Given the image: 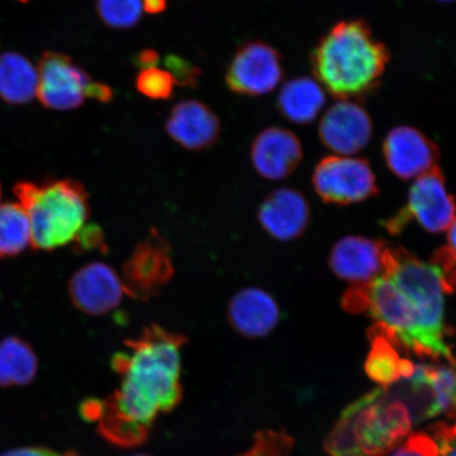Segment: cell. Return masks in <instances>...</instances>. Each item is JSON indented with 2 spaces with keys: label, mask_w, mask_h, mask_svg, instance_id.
I'll return each mask as SVG.
<instances>
[{
  "label": "cell",
  "mask_w": 456,
  "mask_h": 456,
  "mask_svg": "<svg viewBox=\"0 0 456 456\" xmlns=\"http://www.w3.org/2000/svg\"><path fill=\"white\" fill-rule=\"evenodd\" d=\"M411 427L406 403L380 387L342 411L324 449L330 456H384L406 440Z\"/></svg>",
  "instance_id": "cell-4"
},
{
  "label": "cell",
  "mask_w": 456,
  "mask_h": 456,
  "mask_svg": "<svg viewBox=\"0 0 456 456\" xmlns=\"http://www.w3.org/2000/svg\"><path fill=\"white\" fill-rule=\"evenodd\" d=\"M447 249L450 254L453 256V258L456 260V216L452 222V224L450 225L447 231Z\"/></svg>",
  "instance_id": "cell-36"
},
{
  "label": "cell",
  "mask_w": 456,
  "mask_h": 456,
  "mask_svg": "<svg viewBox=\"0 0 456 456\" xmlns=\"http://www.w3.org/2000/svg\"><path fill=\"white\" fill-rule=\"evenodd\" d=\"M14 195L25 208L31 226V245L54 250L76 240L90 216L89 195L72 179L20 182Z\"/></svg>",
  "instance_id": "cell-5"
},
{
  "label": "cell",
  "mask_w": 456,
  "mask_h": 456,
  "mask_svg": "<svg viewBox=\"0 0 456 456\" xmlns=\"http://www.w3.org/2000/svg\"><path fill=\"white\" fill-rule=\"evenodd\" d=\"M114 93L110 86L106 84L91 82L86 93V98L94 99L101 102H110Z\"/></svg>",
  "instance_id": "cell-33"
},
{
  "label": "cell",
  "mask_w": 456,
  "mask_h": 456,
  "mask_svg": "<svg viewBox=\"0 0 456 456\" xmlns=\"http://www.w3.org/2000/svg\"><path fill=\"white\" fill-rule=\"evenodd\" d=\"M456 216L455 199L447 190L441 167L415 179L407 203L385 222L391 235H401L412 221L431 233L447 232Z\"/></svg>",
  "instance_id": "cell-6"
},
{
  "label": "cell",
  "mask_w": 456,
  "mask_h": 456,
  "mask_svg": "<svg viewBox=\"0 0 456 456\" xmlns=\"http://www.w3.org/2000/svg\"><path fill=\"white\" fill-rule=\"evenodd\" d=\"M370 352L364 370L374 383L389 387L407 380L414 372V363L399 352V342L389 330L376 323L370 330Z\"/></svg>",
  "instance_id": "cell-19"
},
{
  "label": "cell",
  "mask_w": 456,
  "mask_h": 456,
  "mask_svg": "<svg viewBox=\"0 0 456 456\" xmlns=\"http://www.w3.org/2000/svg\"><path fill=\"white\" fill-rule=\"evenodd\" d=\"M174 273L170 244L151 228L123 265L119 277L125 294L134 300L148 301L161 293Z\"/></svg>",
  "instance_id": "cell-8"
},
{
  "label": "cell",
  "mask_w": 456,
  "mask_h": 456,
  "mask_svg": "<svg viewBox=\"0 0 456 456\" xmlns=\"http://www.w3.org/2000/svg\"><path fill=\"white\" fill-rule=\"evenodd\" d=\"M281 316L276 299L260 288L238 290L227 306V321L231 328L249 339L269 336L277 328Z\"/></svg>",
  "instance_id": "cell-18"
},
{
  "label": "cell",
  "mask_w": 456,
  "mask_h": 456,
  "mask_svg": "<svg viewBox=\"0 0 456 456\" xmlns=\"http://www.w3.org/2000/svg\"><path fill=\"white\" fill-rule=\"evenodd\" d=\"M37 370V355L26 340L10 336L0 341V387L31 384Z\"/></svg>",
  "instance_id": "cell-23"
},
{
  "label": "cell",
  "mask_w": 456,
  "mask_h": 456,
  "mask_svg": "<svg viewBox=\"0 0 456 456\" xmlns=\"http://www.w3.org/2000/svg\"><path fill=\"white\" fill-rule=\"evenodd\" d=\"M455 285L435 260L390 248L383 275L368 285L350 287L342 306L349 313H366L416 355L452 362L444 296L454 292Z\"/></svg>",
  "instance_id": "cell-1"
},
{
  "label": "cell",
  "mask_w": 456,
  "mask_h": 456,
  "mask_svg": "<svg viewBox=\"0 0 456 456\" xmlns=\"http://www.w3.org/2000/svg\"><path fill=\"white\" fill-rule=\"evenodd\" d=\"M314 190L324 203H362L379 195L378 182L367 159L329 156L321 159L312 176Z\"/></svg>",
  "instance_id": "cell-7"
},
{
  "label": "cell",
  "mask_w": 456,
  "mask_h": 456,
  "mask_svg": "<svg viewBox=\"0 0 456 456\" xmlns=\"http://www.w3.org/2000/svg\"><path fill=\"white\" fill-rule=\"evenodd\" d=\"M142 9L148 14H159L167 8V0H142Z\"/></svg>",
  "instance_id": "cell-35"
},
{
  "label": "cell",
  "mask_w": 456,
  "mask_h": 456,
  "mask_svg": "<svg viewBox=\"0 0 456 456\" xmlns=\"http://www.w3.org/2000/svg\"><path fill=\"white\" fill-rule=\"evenodd\" d=\"M0 456H82L73 450H67L64 452H55V450L45 447H24L9 450V452L0 454Z\"/></svg>",
  "instance_id": "cell-32"
},
{
  "label": "cell",
  "mask_w": 456,
  "mask_h": 456,
  "mask_svg": "<svg viewBox=\"0 0 456 456\" xmlns=\"http://www.w3.org/2000/svg\"><path fill=\"white\" fill-rule=\"evenodd\" d=\"M73 242L76 244V250L79 253L91 252V250H100L104 253L107 250L104 232L96 224L85 225Z\"/></svg>",
  "instance_id": "cell-30"
},
{
  "label": "cell",
  "mask_w": 456,
  "mask_h": 456,
  "mask_svg": "<svg viewBox=\"0 0 456 456\" xmlns=\"http://www.w3.org/2000/svg\"><path fill=\"white\" fill-rule=\"evenodd\" d=\"M390 248L385 241L376 239L341 238L330 249V269L351 287L368 285L385 273Z\"/></svg>",
  "instance_id": "cell-11"
},
{
  "label": "cell",
  "mask_w": 456,
  "mask_h": 456,
  "mask_svg": "<svg viewBox=\"0 0 456 456\" xmlns=\"http://www.w3.org/2000/svg\"><path fill=\"white\" fill-rule=\"evenodd\" d=\"M176 83L168 71L150 68L142 70L135 79V88L146 98L168 101L174 96Z\"/></svg>",
  "instance_id": "cell-26"
},
{
  "label": "cell",
  "mask_w": 456,
  "mask_h": 456,
  "mask_svg": "<svg viewBox=\"0 0 456 456\" xmlns=\"http://www.w3.org/2000/svg\"><path fill=\"white\" fill-rule=\"evenodd\" d=\"M433 435L438 448V456H456V431L452 426L436 425Z\"/></svg>",
  "instance_id": "cell-31"
},
{
  "label": "cell",
  "mask_w": 456,
  "mask_h": 456,
  "mask_svg": "<svg viewBox=\"0 0 456 456\" xmlns=\"http://www.w3.org/2000/svg\"><path fill=\"white\" fill-rule=\"evenodd\" d=\"M304 150L293 131L267 127L256 134L250 146V161L256 173L269 181L288 178L298 168Z\"/></svg>",
  "instance_id": "cell-15"
},
{
  "label": "cell",
  "mask_w": 456,
  "mask_h": 456,
  "mask_svg": "<svg viewBox=\"0 0 456 456\" xmlns=\"http://www.w3.org/2000/svg\"><path fill=\"white\" fill-rule=\"evenodd\" d=\"M284 77L281 53L262 41L240 45L233 55L225 76L233 94L261 96L272 93Z\"/></svg>",
  "instance_id": "cell-9"
},
{
  "label": "cell",
  "mask_w": 456,
  "mask_h": 456,
  "mask_svg": "<svg viewBox=\"0 0 456 456\" xmlns=\"http://www.w3.org/2000/svg\"><path fill=\"white\" fill-rule=\"evenodd\" d=\"M170 139L191 151L208 150L218 142L221 122L213 110L197 100L181 101L165 123Z\"/></svg>",
  "instance_id": "cell-17"
},
{
  "label": "cell",
  "mask_w": 456,
  "mask_h": 456,
  "mask_svg": "<svg viewBox=\"0 0 456 456\" xmlns=\"http://www.w3.org/2000/svg\"><path fill=\"white\" fill-rule=\"evenodd\" d=\"M452 366H415L407 379L410 391L416 398L424 399V419L444 412L454 413L456 407V369Z\"/></svg>",
  "instance_id": "cell-20"
},
{
  "label": "cell",
  "mask_w": 456,
  "mask_h": 456,
  "mask_svg": "<svg viewBox=\"0 0 456 456\" xmlns=\"http://www.w3.org/2000/svg\"><path fill=\"white\" fill-rule=\"evenodd\" d=\"M68 292L72 305L91 316L113 311L121 305L125 294L121 277L102 262H91L74 273Z\"/></svg>",
  "instance_id": "cell-14"
},
{
  "label": "cell",
  "mask_w": 456,
  "mask_h": 456,
  "mask_svg": "<svg viewBox=\"0 0 456 456\" xmlns=\"http://www.w3.org/2000/svg\"><path fill=\"white\" fill-rule=\"evenodd\" d=\"M326 102L324 89L316 79L300 77L284 84L278 94L277 107L288 121L307 125L315 121Z\"/></svg>",
  "instance_id": "cell-21"
},
{
  "label": "cell",
  "mask_w": 456,
  "mask_h": 456,
  "mask_svg": "<svg viewBox=\"0 0 456 456\" xmlns=\"http://www.w3.org/2000/svg\"><path fill=\"white\" fill-rule=\"evenodd\" d=\"M131 456H150V455H146V454H134V455H131Z\"/></svg>",
  "instance_id": "cell-39"
},
{
  "label": "cell",
  "mask_w": 456,
  "mask_h": 456,
  "mask_svg": "<svg viewBox=\"0 0 456 456\" xmlns=\"http://www.w3.org/2000/svg\"><path fill=\"white\" fill-rule=\"evenodd\" d=\"M391 51L364 20L338 22L319 39L310 61L316 81L339 101L366 100L379 90Z\"/></svg>",
  "instance_id": "cell-3"
},
{
  "label": "cell",
  "mask_w": 456,
  "mask_h": 456,
  "mask_svg": "<svg viewBox=\"0 0 456 456\" xmlns=\"http://www.w3.org/2000/svg\"><path fill=\"white\" fill-rule=\"evenodd\" d=\"M161 60L156 50L144 49L136 53L133 59L135 67L141 68L142 70L155 68Z\"/></svg>",
  "instance_id": "cell-34"
},
{
  "label": "cell",
  "mask_w": 456,
  "mask_h": 456,
  "mask_svg": "<svg viewBox=\"0 0 456 456\" xmlns=\"http://www.w3.org/2000/svg\"><path fill=\"white\" fill-rule=\"evenodd\" d=\"M165 66L174 77L176 85L182 87L195 88L202 77L201 68L183 59L180 55L168 54L165 57Z\"/></svg>",
  "instance_id": "cell-28"
},
{
  "label": "cell",
  "mask_w": 456,
  "mask_h": 456,
  "mask_svg": "<svg viewBox=\"0 0 456 456\" xmlns=\"http://www.w3.org/2000/svg\"><path fill=\"white\" fill-rule=\"evenodd\" d=\"M392 456H438V448L430 436L415 433Z\"/></svg>",
  "instance_id": "cell-29"
},
{
  "label": "cell",
  "mask_w": 456,
  "mask_h": 456,
  "mask_svg": "<svg viewBox=\"0 0 456 456\" xmlns=\"http://www.w3.org/2000/svg\"><path fill=\"white\" fill-rule=\"evenodd\" d=\"M96 13L102 24L112 28H129L142 19V0H96Z\"/></svg>",
  "instance_id": "cell-25"
},
{
  "label": "cell",
  "mask_w": 456,
  "mask_h": 456,
  "mask_svg": "<svg viewBox=\"0 0 456 456\" xmlns=\"http://www.w3.org/2000/svg\"><path fill=\"white\" fill-rule=\"evenodd\" d=\"M20 2H21V3H27V2H28V0H20Z\"/></svg>",
  "instance_id": "cell-41"
},
{
  "label": "cell",
  "mask_w": 456,
  "mask_h": 456,
  "mask_svg": "<svg viewBox=\"0 0 456 456\" xmlns=\"http://www.w3.org/2000/svg\"><path fill=\"white\" fill-rule=\"evenodd\" d=\"M293 447V437L287 432L265 430L256 433L252 446L236 456H289Z\"/></svg>",
  "instance_id": "cell-27"
},
{
  "label": "cell",
  "mask_w": 456,
  "mask_h": 456,
  "mask_svg": "<svg viewBox=\"0 0 456 456\" xmlns=\"http://www.w3.org/2000/svg\"><path fill=\"white\" fill-rule=\"evenodd\" d=\"M0 199H2V184H0Z\"/></svg>",
  "instance_id": "cell-40"
},
{
  "label": "cell",
  "mask_w": 456,
  "mask_h": 456,
  "mask_svg": "<svg viewBox=\"0 0 456 456\" xmlns=\"http://www.w3.org/2000/svg\"><path fill=\"white\" fill-rule=\"evenodd\" d=\"M452 363L454 364V367L456 369V357H454ZM455 412H456V407H455Z\"/></svg>",
  "instance_id": "cell-38"
},
{
  "label": "cell",
  "mask_w": 456,
  "mask_h": 456,
  "mask_svg": "<svg viewBox=\"0 0 456 456\" xmlns=\"http://www.w3.org/2000/svg\"><path fill=\"white\" fill-rule=\"evenodd\" d=\"M38 72L24 55L0 54V100L12 105L27 104L37 94Z\"/></svg>",
  "instance_id": "cell-22"
},
{
  "label": "cell",
  "mask_w": 456,
  "mask_h": 456,
  "mask_svg": "<svg viewBox=\"0 0 456 456\" xmlns=\"http://www.w3.org/2000/svg\"><path fill=\"white\" fill-rule=\"evenodd\" d=\"M31 244V226L20 203L0 205V258L20 255Z\"/></svg>",
  "instance_id": "cell-24"
},
{
  "label": "cell",
  "mask_w": 456,
  "mask_h": 456,
  "mask_svg": "<svg viewBox=\"0 0 456 456\" xmlns=\"http://www.w3.org/2000/svg\"><path fill=\"white\" fill-rule=\"evenodd\" d=\"M262 228L281 242H290L304 235L311 221L309 201L294 188L281 187L262 201L258 214Z\"/></svg>",
  "instance_id": "cell-16"
},
{
  "label": "cell",
  "mask_w": 456,
  "mask_h": 456,
  "mask_svg": "<svg viewBox=\"0 0 456 456\" xmlns=\"http://www.w3.org/2000/svg\"><path fill=\"white\" fill-rule=\"evenodd\" d=\"M436 2L441 3V4H450V3L456 2V0H436Z\"/></svg>",
  "instance_id": "cell-37"
},
{
  "label": "cell",
  "mask_w": 456,
  "mask_h": 456,
  "mask_svg": "<svg viewBox=\"0 0 456 456\" xmlns=\"http://www.w3.org/2000/svg\"><path fill=\"white\" fill-rule=\"evenodd\" d=\"M184 335L151 324L126 349L111 359L119 375L118 389L101 401L98 430L105 440L119 447L138 446L146 440L159 415L178 406L182 347Z\"/></svg>",
  "instance_id": "cell-2"
},
{
  "label": "cell",
  "mask_w": 456,
  "mask_h": 456,
  "mask_svg": "<svg viewBox=\"0 0 456 456\" xmlns=\"http://www.w3.org/2000/svg\"><path fill=\"white\" fill-rule=\"evenodd\" d=\"M383 155L387 168L398 179L408 181L438 167L440 148L418 128L396 126L387 134Z\"/></svg>",
  "instance_id": "cell-12"
},
{
  "label": "cell",
  "mask_w": 456,
  "mask_h": 456,
  "mask_svg": "<svg viewBox=\"0 0 456 456\" xmlns=\"http://www.w3.org/2000/svg\"><path fill=\"white\" fill-rule=\"evenodd\" d=\"M318 134L335 155L352 157L368 146L373 136V123L357 102L339 101L323 114Z\"/></svg>",
  "instance_id": "cell-13"
},
{
  "label": "cell",
  "mask_w": 456,
  "mask_h": 456,
  "mask_svg": "<svg viewBox=\"0 0 456 456\" xmlns=\"http://www.w3.org/2000/svg\"><path fill=\"white\" fill-rule=\"evenodd\" d=\"M37 98L48 110L67 111L84 104L93 79L69 55L45 51L39 61Z\"/></svg>",
  "instance_id": "cell-10"
}]
</instances>
